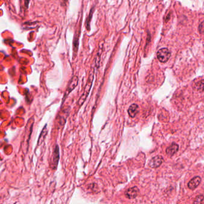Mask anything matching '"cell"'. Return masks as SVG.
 I'll return each mask as SVG.
<instances>
[{
  "mask_svg": "<svg viewBox=\"0 0 204 204\" xmlns=\"http://www.w3.org/2000/svg\"><path fill=\"white\" fill-rule=\"evenodd\" d=\"M201 182V179L200 177H195L193 178L188 183V187L191 190H194L198 187Z\"/></svg>",
  "mask_w": 204,
  "mask_h": 204,
  "instance_id": "cell-9",
  "label": "cell"
},
{
  "mask_svg": "<svg viewBox=\"0 0 204 204\" xmlns=\"http://www.w3.org/2000/svg\"><path fill=\"white\" fill-rule=\"evenodd\" d=\"M203 195H199L197 196L196 199H195V200L193 202L194 203H201L203 200Z\"/></svg>",
  "mask_w": 204,
  "mask_h": 204,
  "instance_id": "cell-16",
  "label": "cell"
},
{
  "mask_svg": "<svg viewBox=\"0 0 204 204\" xmlns=\"http://www.w3.org/2000/svg\"><path fill=\"white\" fill-rule=\"evenodd\" d=\"M30 0H25V1H24V3H25V6L26 7V8H28V6H29V4H30Z\"/></svg>",
  "mask_w": 204,
  "mask_h": 204,
  "instance_id": "cell-17",
  "label": "cell"
},
{
  "mask_svg": "<svg viewBox=\"0 0 204 204\" xmlns=\"http://www.w3.org/2000/svg\"><path fill=\"white\" fill-rule=\"evenodd\" d=\"M102 50H103V44H102L101 48L99 49L98 52L97 54V56L95 57V68H98L99 67V64H100V61H101V57L102 55Z\"/></svg>",
  "mask_w": 204,
  "mask_h": 204,
  "instance_id": "cell-13",
  "label": "cell"
},
{
  "mask_svg": "<svg viewBox=\"0 0 204 204\" xmlns=\"http://www.w3.org/2000/svg\"><path fill=\"white\" fill-rule=\"evenodd\" d=\"M128 114L129 115V116L132 118H135V116L136 115V114L138 113L139 112V107L138 105L136 104H132L128 108Z\"/></svg>",
  "mask_w": 204,
  "mask_h": 204,
  "instance_id": "cell-10",
  "label": "cell"
},
{
  "mask_svg": "<svg viewBox=\"0 0 204 204\" xmlns=\"http://www.w3.org/2000/svg\"><path fill=\"white\" fill-rule=\"evenodd\" d=\"M195 89L200 92L204 91V80H200L199 82H197L195 84Z\"/></svg>",
  "mask_w": 204,
  "mask_h": 204,
  "instance_id": "cell-14",
  "label": "cell"
},
{
  "mask_svg": "<svg viewBox=\"0 0 204 204\" xmlns=\"http://www.w3.org/2000/svg\"><path fill=\"white\" fill-rule=\"evenodd\" d=\"M47 132H48V131H47V125H46L44 127V128L43 129V130L40 134V135L39 136V138L38 139V143H37L38 145H41L43 142V141H44V139H45V138L47 134Z\"/></svg>",
  "mask_w": 204,
  "mask_h": 204,
  "instance_id": "cell-12",
  "label": "cell"
},
{
  "mask_svg": "<svg viewBox=\"0 0 204 204\" xmlns=\"http://www.w3.org/2000/svg\"><path fill=\"white\" fill-rule=\"evenodd\" d=\"M139 192V189L137 187H133L131 188L128 189L126 192H125V196L130 199H134L135 198Z\"/></svg>",
  "mask_w": 204,
  "mask_h": 204,
  "instance_id": "cell-6",
  "label": "cell"
},
{
  "mask_svg": "<svg viewBox=\"0 0 204 204\" xmlns=\"http://www.w3.org/2000/svg\"><path fill=\"white\" fill-rule=\"evenodd\" d=\"M198 30L200 34L204 35V21H203L202 22L200 23L198 27Z\"/></svg>",
  "mask_w": 204,
  "mask_h": 204,
  "instance_id": "cell-15",
  "label": "cell"
},
{
  "mask_svg": "<svg viewBox=\"0 0 204 204\" xmlns=\"http://www.w3.org/2000/svg\"><path fill=\"white\" fill-rule=\"evenodd\" d=\"M171 56V53L166 48H162L160 49L157 53V57L159 61L161 62H166Z\"/></svg>",
  "mask_w": 204,
  "mask_h": 204,
  "instance_id": "cell-2",
  "label": "cell"
},
{
  "mask_svg": "<svg viewBox=\"0 0 204 204\" xmlns=\"http://www.w3.org/2000/svg\"><path fill=\"white\" fill-rule=\"evenodd\" d=\"M94 73H95L94 70H92L90 73L89 76L88 77V79H87L86 86L84 87V92L77 102V104L79 107H81L84 104L87 97H88V95L90 93L91 87L92 86V83L94 81Z\"/></svg>",
  "mask_w": 204,
  "mask_h": 204,
  "instance_id": "cell-1",
  "label": "cell"
},
{
  "mask_svg": "<svg viewBox=\"0 0 204 204\" xmlns=\"http://www.w3.org/2000/svg\"><path fill=\"white\" fill-rule=\"evenodd\" d=\"M80 34V30H79L78 32L77 31V33H76L73 43V56H76V54H77L78 49V45H79V37Z\"/></svg>",
  "mask_w": 204,
  "mask_h": 204,
  "instance_id": "cell-7",
  "label": "cell"
},
{
  "mask_svg": "<svg viewBox=\"0 0 204 204\" xmlns=\"http://www.w3.org/2000/svg\"><path fill=\"white\" fill-rule=\"evenodd\" d=\"M78 83V77L77 76H73L68 83L67 91L65 93L64 97L63 98L64 101L66 97L68 96L70 94V92H72L76 88V87L77 86Z\"/></svg>",
  "mask_w": 204,
  "mask_h": 204,
  "instance_id": "cell-3",
  "label": "cell"
},
{
  "mask_svg": "<svg viewBox=\"0 0 204 204\" xmlns=\"http://www.w3.org/2000/svg\"><path fill=\"white\" fill-rule=\"evenodd\" d=\"M94 12H95V6H93L92 9H91L89 14L88 16H87L86 20V30L88 31H89L91 30V22L92 19Z\"/></svg>",
  "mask_w": 204,
  "mask_h": 204,
  "instance_id": "cell-11",
  "label": "cell"
},
{
  "mask_svg": "<svg viewBox=\"0 0 204 204\" xmlns=\"http://www.w3.org/2000/svg\"><path fill=\"white\" fill-rule=\"evenodd\" d=\"M163 162V158L161 156H156L153 158L149 162V166L152 168L159 167Z\"/></svg>",
  "mask_w": 204,
  "mask_h": 204,
  "instance_id": "cell-5",
  "label": "cell"
},
{
  "mask_svg": "<svg viewBox=\"0 0 204 204\" xmlns=\"http://www.w3.org/2000/svg\"><path fill=\"white\" fill-rule=\"evenodd\" d=\"M60 148L58 145H56V147L54 149V151L53 152V155H52V168L54 170L56 169L58 162H59L60 160Z\"/></svg>",
  "mask_w": 204,
  "mask_h": 204,
  "instance_id": "cell-4",
  "label": "cell"
},
{
  "mask_svg": "<svg viewBox=\"0 0 204 204\" xmlns=\"http://www.w3.org/2000/svg\"><path fill=\"white\" fill-rule=\"evenodd\" d=\"M179 149V145L177 144L176 143H172V144L169 146L166 150V154L169 156H172L175 153H176L177 151Z\"/></svg>",
  "mask_w": 204,
  "mask_h": 204,
  "instance_id": "cell-8",
  "label": "cell"
}]
</instances>
